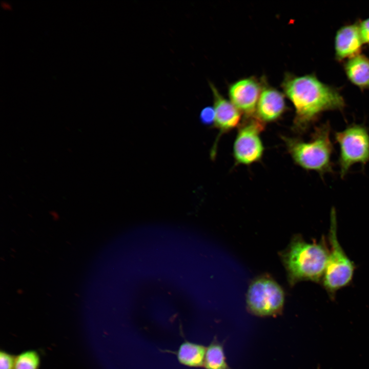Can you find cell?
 <instances>
[{"label": "cell", "mask_w": 369, "mask_h": 369, "mask_svg": "<svg viewBox=\"0 0 369 369\" xmlns=\"http://www.w3.org/2000/svg\"><path fill=\"white\" fill-rule=\"evenodd\" d=\"M283 88L295 107L294 125L299 131L306 130L323 112L341 111L345 106L339 91L314 74L287 76Z\"/></svg>", "instance_id": "obj_1"}, {"label": "cell", "mask_w": 369, "mask_h": 369, "mask_svg": "<svg viewBox=\"0 0 369 369\" xmlns=\"http://www.w3.org/2000/svg\"><path fill=\"white\" fill-rule=\"evenodd\" d=\"M325 237L309 242L295 235L280 253L291 286L301 281L321 283L326 265L329 248Z\"/></svg>", "instance_id": "obj_2"}, {"label": "cell", "mask_w": 369, "mask_h": 369, "mask_svg": "<svg viewBox=\"0 0 369 369\" xmlns=\"http://www.w3.org/2000/svg\"><path fill=\"white\" fill-rule=\"evenodd\" d=\"M331 127L328 122L317 127L309 141L284 137L288 152L295 162L306 170H313L321 177L333 172Z\"/></svg>", "instance_id": "obj_3"}, {"label": "cell", "mask_w": 369, "mask_h": 369, "mask_svg": "<svg viewBox=\"0 0 369 369\" xmlns=\"http://www.w3.org/2000/svg\"><path fill=\"white\" fill-rule=\"evenodd\" d=\"M327 240L329 253L320 284L330 298L333 300L339 290L352 283L356 268L355 263L348 257L339 243L336 212L334 208L330 213Z\"/></svg>", "instance_id": "obj_4"}, {"label": "cell", "mask_w": 369, "mask_h": 369, "mask_svg": "<svg viewBox=\"0 0 369 369\" xmlns=\"http://www.w3.org/2000/svg\"><path fill=\"white\" fill-rule=\"evenodd\" d=\"M339 148L340 175L344 178L355 164L363 166L369 161V132L362 125L352 124L335 133Z\"/></svg>", "instance_id": "obj_5"}, {"label": "cell", "mask_w": 369, "mask_h": 369, "mask_svg": "<svg viewBox=\"0 0 369 369\" xmlns=\"http://www.w3.org/2000/svg\"><path fill=\"white\" fill-rule=\"evenodd\" d=\"M284 293L279 284L268 275L255 279L249 286L247 307L252 314L258 317H275L281 314Z\"/></svg>", "instance_id": "obj_6"}, {"label": "cell", "mask_w": 369, "mask_h": 369, "mask_svg": "<svg viewBox=\"0 0 369 369\" xmlns=\"http://www.w3.org/2000/svg\"><path fill=\"white\" fill-rule=\"evenodd\" d=\"M264 128L263 121L251 116L240 127L234 144V156L238 163L250 165L261 158L264 148L260 134Z\"/></svg>", "instance_id": "obj_7"}, {"label": "cell", "mask_w": 369, "mask_h": 369, "mask_svg": "<svg viewBox=\"0 0 369 369\" xmlns=\"http://www.w3.org/2000/svg\"><path fill=\"white\" fill-rule=\"evenodd\" d=\"M260 90V85L254 78H247L231 85L229 94L235 107L250 117L257 107Z\"/></svg>", "instance_id": "obj_8"}, {"label": "cell", "mask_w": 369, "mask_h": 369, "mask_svg": "<svg viewBox=\"0 0 369 369\" xmlns=\"http://www.w3.org/2000/svg\"><path fill=\"white\" fill-rule=\"evenodd\" d=\"M363 44L359 24L354 23L341 27L337 31L335 38L336 59L342 61L360 54Z\"/></svg>", "instance_id": "obj_9"}, {"label": "cell", "mask_w": 369, "mask_h": 369, "mask_svg": "<svg viewBox=\"0 0 369 369\" xmlns=\"http://www.w3.org/2000/svg\"><path fill=\"white\" fill-rule=\"evenodd\" d=\"M213 95L215 117L214 125L222 134L236 127L240 121V111L232 102L225 99L215 86L210 83Z\"/></svg>", "instance_id": "obj_10"}, {"label": "cell", "mask_w": 369, "mask_h": 369, "mask_svg": "<svg viewBox=\"0 0 369 369\" xmlns=\"http://www.w3.org/2000/svg\"><path fill=\"white\" fill-rule=\"evenodd\" d=\"M256 108L257 117L262 121L275 120L285 110L283 95L275 89L264 88L260 93Z\"/></svg>", "instance_id": "obj_11"}, {"label": "cell", "mask_w": 369, "mask_h": 369, "mask_svg": "<svg viewBox=\"0 0 369 369\" xmlns=\"http://www.w3.org/2000/svg\"><path fill=\"white\" fill-rule=\"evenodd\" d=\"M349 80L361 90L369 89V58L359 54L347 59L344 65Z\"/></svg>", "instance_id": "obj_12"}, {"label": "cell", "mask_w": 369, "mask_h": 369, "mask_svg": "<svg viewBox=\"0 0 369 369\" xmlns=\"http://www.w3.org/2000/svg\"><path fill=\"white\" fill-rule=\"evenodd\" d=\"M206 348L202 345L185 341L177 352V359L181 364L189 367L203 366Z\"/></svg>", "instance_id": "obj_13"}, {"label": "cell", "mask_w": 369, "mask_h": 369, "mask_svg": "<svg viewBox=\"0 0 369 369\" xmlns=\"http://www.w3.org/2000/svg\"><path fill=\"white\" fill-rule=\"evenodd\" d=\"M203 366L206 369H233L227 362L223 344L217 340L207 347Z\"/></svg>", "instance_id": "obj_14"}, {"label": "cell", "mask_w": 369, "mask_h": 369, "mask_svg": "<svg viewBox=\"0 0 369 369\" xmlns=\"http://www.w3.org/2000/svg\"><path fill=\"white\" fill-rule=\"evenodd\" d=\"M39 363L38 353L34 351H28L15 358L14 369H38Z\"/></svg>", "instance_id": "obj_15"}, {"label": "cell", "mask_w": 369, "mask_h": 369, "mask_svg": "<svg viewBox=\"0 0 369 369\" xmlns=\"http://www.w3.org/2000/svg\"><path fill=\"white\" fill-rule=\"evenodd\" d=\"M15 358L5 352L0 354V369H14Z\"/></svg>", "instance_id": "obj_16"}, {"label": "cell", "mask_w": 369, "mask_h": 369, "mask_svg": "<svg viewBox=\"0 0 369 369\" xmlns=\"http://www.w3.org/2000/svg\"><path fill=\"white\" fill-rule=\"evenodd\" d=\"M214 117L215 112L212 107H205L200 112V119L202 124L209 125L214 123Z\"/></svg>", "instance_id": "obj_17"}, {"label": "cell", "mask_w": 369, "mask_h": 369, "mask_svg": "<svg viewBox=\"0 0 369 369\" xmlns=\"http://www.w3.org/2000/svg\"><path fill=\"white\" fill-rule=\"evenodd\" d=\"M359 27L363 43H369V18L360 22Z\"/></svg>", "instance_id": "obj_18"}, {"label": "cell", "mask_w": 369, "mask_h": 369, "mask_svg": "<svg viewBox=\"0 0 369 369\" xmlns=\"http://www.w3.org/2000/svg\"><path fill=\"white\" fill-rule=\"evenodd\" d=\"M1 5L3 8L6 10H9L11 8V6L8 3L6 2H3L1 3Z\"/></svg>", "instance_id": "obj_19"}]
</instances>
